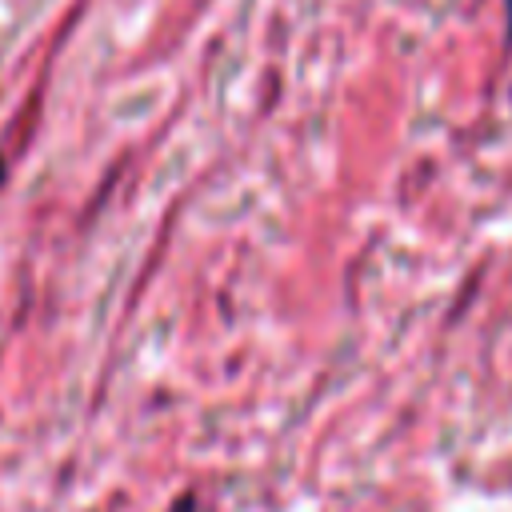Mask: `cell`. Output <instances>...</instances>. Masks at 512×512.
<instances>
[{
	"label": "cell",
	"instance_id": "3",
	"mask_svg": "<svg viewBox=\"0 0 512 512\" xmlns=\"http://www.w3.org/2000/svg\"><path fill=\"white\" fill-rule=\"evenodd\" d=\"M508 4V40H512V0H504Z\"/></svg>",
	"mask_w": 512,
	"mask_h": 512
},
{
	"label": "cell",
	"instance_id": "1",
	"mask_svg": "<svg viewBox=\"0 0 512 512\" xmlns=\"http://www.w3.org/2000/svg\"><path fill=\"white\" fill-rule=\"evenodd\" d=\"M192 508H196V500H192V496H184V500L176 504V512H192Z\"/></svg>",
	"mask_w": 512,
	"mask_h": 512
},
{
	"label": "cell",
	"instance_id": "2",
	"mask_svg": "<svg viewBox=\"0 0 512 512\" xmlns=\"http://www.w3.org/2000/svg\"><path fill=\"white\" fill-rule=\"evenodd\" d=\"M4 180H8V164H4V156H0V188H4Z\"/></svg>",
	"mask_w": 512,
	"mask_h": 512
}]
</instances>
